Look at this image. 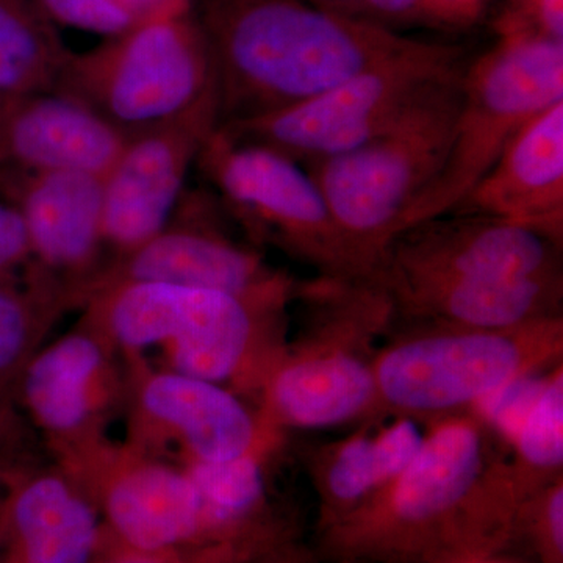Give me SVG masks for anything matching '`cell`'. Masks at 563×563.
<instances>
[{
	"label": "cell",
	"mask_w": 563,
	"mask_h": 563,
	"mask_svg": "<svg viewBox=\"0 0 563 563\" xmlns=\"http://www.w3.org/2000/svg\"><path fill=\"white\" fill-rule=\"evenodd\" d=\"M133 282L206 288L290 307L309 279L274 268L261 252L235 242L221 228L210 198L192 195L181 196L157 235L103 263L85 287L81 307L95 291Z\"/></svg>",
	"instance_id": "obj_13"
},
{
	"label": "cell",
	"mask_w": 563,
	"mask_h": 563,
	"mask_svg": "<svg viewBox=\"0 0 563 563\" xmlns=\"http://www.w3.org/2000/svg\"><path fill=\"white\" fill-rule=\"evenodd\" d=\"M7 201L24 220L32 265L76 296L102 268L103 177L0 169Z\"/></svg>",
	"instance_id": "obj_17"
},
{
	"label": "cell",
	"mask_w": 563,
	"mask_h": 563,
	"mask_svg": "<svg viewBox=\"0 0 563 563\" xmlns=\"http://www.w3.org/2000/svg\"><path fill=\"white\" fill-rule=\"evenodd\" d=\"M125 136L84 103L60 92L0 102V169L106 176Z\"/></svg>",
	"instance_id": "obj_21"
},
{
	"label": "cell",
	"mask_w": 563,
	"mask_h": 563,
	"mask_svg": "<svg viewBox=\"0 0 563 563\" xmlns=\"http://www.w3.org/2000/svg\"><path fill=\"white\" fill-rule=\"evenodd\" d=\"M196 163L252 242L312 266L318 276L377 280L299 163L268 147L233 141L218 128Z\"/></svg>",
	"instance_id": "obj_10"
},
{
	"label": "cell",
	"mask_w": 563,
	"mask_h": 563,
	"mask_svg": "<svg viewBox=\"0 0 563 563\" xmlns=\"http://www.w3.org/2000/svg\"><path fill=\"white\" fill-rule=\"evenodd\" d=\"M98 510L102 542L98 559L157 553L211 542L199 493L177 463L107 432L52 451ZM95 562V563H96Z\"/></svg>",
	"instance_id": "obj_11"
},
{
	"label": "cell",
	"mask_w": 563,
	"mask_h": 563,
	"mask_svg": "<svg viewBox=\"0 0 563 563\" xmlns=\"http://www.w3.org/2000/svg\"><path fill=\"white\" fill-rule=\"evenodd\" d=\"M477 563H495V562H493V559H488V561L477 562Z\"/></svg>",
	"instance_id": "obj_37"
},
{
	"label": "cell",
	"mask_w": 563,
	"mask_h": 563,
	"mask_svg": "<svg viewBox=\"0 0 563 563\" xmlns=\"http://www.w3.org/2000/svg\"><path fill=\"white\" fill-rule=\"evenodd\" d=\"M13 396L0 390V450L18 442L22 432V424L13 407Z\"/></svg>",
	"instance_id": "obj_33"
},
{
	"label": "cell",
	"mask_w": 563,
	"mask_h": 563,
	"mask_svg": "<svg viewBox=\"0 0 563 563\" xmlns=\"http://www.w3.org/2000/svg\"><path fill=\"white\" fill-rule=\"evenodd\" d=\"M191 11L210 51L218 125L309 101L412 41L307 0H192Z\"/></svg>",
	"instance_id": "obj_2"
},
{
	"label": "cell",
	"mask_w": 563,
	"mask_h": 563,
	"mask_svg": "<svg viewBox=\"0 0 563 563\" xmlns=\"http://www.w3.org/2000/svg\"><path fill=\"white\" fill-rule=\"evenodd\" d=\"M377 282L390 299L391 328L514 329L563 314V276L476 279L380 273Z\"/></svg>",
	"instance_id": "obj_18"
},
{
	"label": "cell",
	"mask_w": 563,
	"mask_h": 563,
	"mask_svg": "<svg viewBox=\"0 0 563 563\" xmlns=\"http://www.w3.org/2000/svg\"><path fill=\"white\" fill-rule=\"evenodd\" d=\"M32 265L31 244L20 211L0 199V287L24 285L18 277L21 266Z\"/></svg>",
	"instance_id": "obj_29"
},
{
	"label": "cell",
	"mask_w": 563,
	"mask_h": 563,
	"mask_svg": "<svg viewBox=\"0 0 563 563\" xmlns=\"http://www.w3.org/2000/svg\"><path fill=\"white\" fill-rule=\"evenodd\" d=\"M81 312L121 358L157 351L155 366L222 385L255 407L288 343L287 306L206 288L110 285Z\"/></svg>",
	"instance_id": "obj_3"
},
{
	"label": "cell",
	"mask_w": 563,
	"mask_h": 563,
	"mask_svg": "<svg viewBox=\"0 0 563 563\" xmlns=\"http://www.w3.org/2000/svg\"><path fill=\"white\" fill-rule=\"evenodd\" d=\"M365 20L388 31L422 22L450 25L442 0H365Z\"/></svg>",
	"instance_id": "obj_30"
},
{
	"label": "cell",
	"mask_w": 563,
	"mask_h": 563,
	"mask_svg": "<svg viewBox=\"0 0 563 563\" xmlns=\"http://www.w3.org/2000/svg\"><path fill=\"white\" fill-rule=\"evenodd\" d=\"M73 292L31 273L24 285L0 287V390L14 395L18 379L55 322L77 309Z\"/></svg>",
	"instance_id": "obj_24"
},
{
	"label": "cell",
	"mask_w": 563,
	"mask_h": 563,
	"mask_svg": "<svg viewBox=\"0 0 563 563\" xmlns=\"http://www.w3.org/2000/svg\"><path fill=\"white\" fill-rule=\"evenodd\" d=\"M2 99H3V98H0V102H2Z\"/></svg>",
	"instance_id": "obj_38"
},
{
	"label": "cell",
	"mask_w": 563,
	"mask_h": 563,
	"mask_svg": "<svg viewBox=\"0 0 563 563\" xmlns=\"http://www.w3.org/2000/svg\"><path fill=\"white\" fill-rule=\"evenodd\" d=\"M466 63L462 47L412 40L309 101L218 129L233 141L268 147L307 166L379 135L443 81L457 76Z\"/></svg>",
	"instance_id": "obj_9"
},
{
	"label": "cell",
	"mask_w": 563,
	"mask_h": 563,
	"mask_svg": "<svg viewBox=\"0 0 563 563\" xmlns=\"http://www.w3.org/2000/svg\"><path fill=\"white\" fill-rule=\"evenodd\" d=\"M463 69L379 135L354 150L303 166L324 196L340 231L372 266L376 279L399 220L446 161L461 107Z\"/></svg>",
	"instance_id": "obj_7"
},
{
	"label": "cell",
	"mask_w": 563,
	"mask_h": 563,
	"mask_svg": "<svg viewBox=\"0 0 563 563\" xmlns=\"http://www.w3.org/2000/svg\"><path fill=\"white\" fill-rule=\"evenodd\" d=\"M291 537H296L295 531L265 532L228 542L195 544L157 553L114 554L96 563H246L262 551Z\"/></svg>",
	"instance_id": "obj_27"
},
{
	"label": "cell",
	"mask_w": 563,
	"mask_h": 563,
	"mask_svg": "<svg viewBox=\"0 0 563 563\" xmlns=\"http://www.w3.org/2000/svg\"><path fill=\"white\" fill-rule=\"evenodd\" d=\"M451 213L510 221L562 247L563 99L521 125L490 172Z\"/></svg>",
	"instance_id": "obj_20"
},
{
	"label": "cell",
	"mask_w": 563,
	"mask_h": 563,
	"mask_svg": "<svg viewBox=\"0 0 563 563\" xmlns=\"http://www.w3.org/2000/svg\"><path fill=\"white\" fill-rule=\"evenodd\" d=\"M562 247L523 225L479 213H448L393 236L380 273L476 279L563 276Z\"/></svg>",
	"instance_id": "obj_16"
},
{
	"label": "cell",
	"mask_w": 563,
	"mask_h": 563,
	"mask_svg": "<svg viewBox=\"0 0 563 563\" xmlns=\"http://www.w3.org/2000/svg\"><path fill=\"white\" fill-rule=\"evenodd\" d=\"M307 2L329 13L365 20V0H307Z\"/></svg>",
	"instance_id": "obj_35"
},
{
	"label": "cell",
	"mask_w": 563,
	"mask_h": 563,
	"mask_svg": "<svg viewBox=\"0 0 563 563\" xmlns=\"http://www.w3.org/2000/svg\"><path fill=\"white\" fill-rule=\"evenodd\" d=\"M246 563H321V558L314 548L296 536L262 551Z\"/></svg>",
	"instance_id": "obj_32"
},
{
	"label": "cell",
	"mask_w": 563,
	"mask_h": 563,
	"mask_svg": "<svg viewBox=\"0 0 563 563\" xmlns=\"http://www.w3.org/2000/svg\"><path fill=\"white\" fill-rule=\"evenodd\" d=\"M442 2L448 21L454 27L472 24L483 10V0H442Z\"/></svg>",
	"instance_id": "obj_34"
},
{
	"label": "cell",
	"mask_w": 563,
	"mask_h": 563,
	"mask_svg": "<svg viewBox=\"0 0 563 563\" xmlns=\"http://www.w3.org/2000/svg\"><path fill=\"white\" fill-rule=\"evenodd\" d=\"M218 122L213 90L179 117L125 139L103 176V242L114 255L140 246L168 224L188 172Z\"/></svg>",
	"instance_id": "obj_14"
},
{
	"label": "cell",
	"mask_w": 563,
	"mask_h": 563,
	"mask_svg": "<svg viewBox=\"0 0 563 563\" xmlns=\"http://www.w3.org/2000/svg\"><path fill=\"white\" fill-rule=\"evenodd\" d=\"M379 420L363 422L343 439L302 451L303 468L317 493L318 532L361 510L396 479L377 442Z\"/></svg>",
	"instance_id": "obj_22"
},
{
	"label": "cell",
	"mask_w": 563,
	"mask_h": 563,
	"mask_svg": "<svg viewBox=\"0 0 563 563\" xmlns=\"http://www.w3.org/2000/svg\"><path fill=\"white\" fill-rule=\"evenodd\" d=\"M14 396L52 451L106 432L125 401L121 355L88 318L44 343L22 369Z\"/></svg>",
	"instance_id": "obj_15"
},
{
	"label": "cell",
	"mask_w": 563,
	"mask_h": 563,
	"mask_svg": "<svg viewBox=\"0 0 563 563\" xmlns=\"http://www.w3.org/2000/svg\"><path fill=\"white\" fill-rule=\"evenodd\" d=\"M54 24L69 25L98 33L106 38L131 31L132 24L125 20L110 0H36Z\"/></svg>",
	"instance_id": "obj_28"
},
{
	"label": "cell",
	"mask_w": 563,
	"mask_h": 563,
	"mask_svg": "<svg viewBox=\"0 0 563 563\" xmlns=\"http://www.w3.org/2000/svg\"><path fill=\"white\" fill-rule=\"evenodd\" d=\"M70 54L36 0H0V98L55 91Z\"/></svg>",
	"instance_id": "obj_23"
},
{
	"label": "cell",
	"mask_w": 563,
	"mask_h": 563,
	"mask_svg": "<svg viewBox=\"0 0 563 563\" xmlns=\"http://www.w3.org/2000/svg\"><path fill=\"white\" fill-rule=\"evenodd\" d=\"M192 0H111L133 27L143 22L191 9Z\"/></svg>",
	"instance_id": "obj_31"
},
{
	"label": "cell",
	"mask_w": 563,
	"mask_h": 563,
	"mask_svg": "<svg viewBox=\"0 0 563 563\" xmlns=\"http://www.w3.org/2000/svg\"><path fill=\"white\" fill-rule=\"evenodd\" d=\"M22 468H24V465L0 457V488H5Z\"/></svg>",
	"instance_id": "obj_36"
},
{
	"label": "cell",
	"mask_w": 563,
	"mask_h": 563,
	"mask_svg": "<svg viewBox=\"0 0 563 563\" xmlns=\"http://www.w3.org/2000/svg\"><path fill=\"white\" fill-rule=\"evenodd\" d=\"M309 318L288 339L258 413L282 431H322L383 418L374 357L391 328V306L377 280L317 276L301 299Z\"/></svg>",
	"instance_id": "obj_4"
},
{
	"label": "cell",
	"mask_w": 563,
	"mask_h": 563,
	"mask_svg": "<svg viewBox=\"0 0 563 563\" xmlns=\"http://www.w3.org/2000/svg\"><path fill=\"white\" fill-rule=\"evenodd\" d=\"M213 90L209 46L191 9L73 52L55 88L125 139L179 117Z\"/></svg>",
	"instance_id": "obj_8"
},
{
	"label": "cell",
	"mask_w": 563,
	"mask_h": 563,
	"mask_svg": "<svg viewBox=\"0 0 563 563\" xmlns=\"http://www.w3.org/2000/svg\"><path fill=\"white\" fill-rule=\"evenodd\" d=\"M374 357L383 417L428 428L563 361V314L514 329L391 328Z\"/></svg>",
	"instance_id": "obj_5"
},
{
	"label": "cell",
	"mask_w": 563,
	"mask_h": 563,
	"mask_svg": "<svg viewBox=\"0 0 563 563\" xmlns=\"http://www.w3.org/2000/svg\"><path fill=\"white\" fill-rule=\"evenodd\" d=\"M125 372V440L177 465L233 461L287 433L257 407L210 380L122 358Z\"/></svg>",
	"instance_id": "obj_12"
},
{
	"label": "cell",
	"mask_w": 563,
	"mask_h": 563,
	"mask_svg": "<svg viewBox=\"0 0 563 563\" xmlns=\"http://www.w3.org/2000/svg\"><path fill=\"white\" fill-rule=\"evenodd\" d=\"M98 510L58 468L24 466L0 499V563H95Z\"/></svg>",
	"instance_id": "obj_19"
},
{
	"label": "cell",
	"mask_w": 563,
	"mask_h": 563,
	"mask_svg": "<svg viewBox=\"0 0 563 563\" xmlns=\"http://www.w3.org/2000/svg\"><path fill=\"white\" fill-rule=\"evenodd\" d=\"M520 498L509 442L479 410L426 428L412 463L376 498L320 531L321 561L477 563L512 542Z\"/></svg>",
	"instance_id": "obj_1"
},
{
	"label": "cell",
	"mask_w": 563,
	"mask_h": 563,
	"mask_svg": "<svg viewBox=\"0 0 563 563\" xmlns=\"http://www.w3.org/2000/svg\"><path fill=\"white\" fill-rule=\"evenodd\" d=\"M563 99V41L518 16L462 74L461 107L443 168L402 214L395 236L457 209L525 122Z\"/></svg>",
	"instance_id": "obj_6"
},
{
	"label": "cell",
	"mask_w": 563,
	"mask_h": 563,
	"mask_svg": "<svg viewBox=\"0 0 563 563\" xmlns=\"http://www.w3.org/2000/svg\"><path fill=\"white\" fill-rule=\"evenodd\" d=\"M509 470L523 499L563 477V363L542 377L509 435Z\"/></svg>",
	"instance_id": "obj_25"
},
{
	"label": "cell",
	"mask_w": 563,
	"mask_h": 563,
	"mask_svg": "<svg viewBox=\"0 0 563 563\" xmlns=\"http://www.w3.org/2000/svg\"><path fill=\"white\" fill-rule=\"evenodd\" d=\"M525 537L542 563H563V477L523 499L512 542Z\"/></svg>",
	"instance_id": "obj_26"
}]
</instances>
